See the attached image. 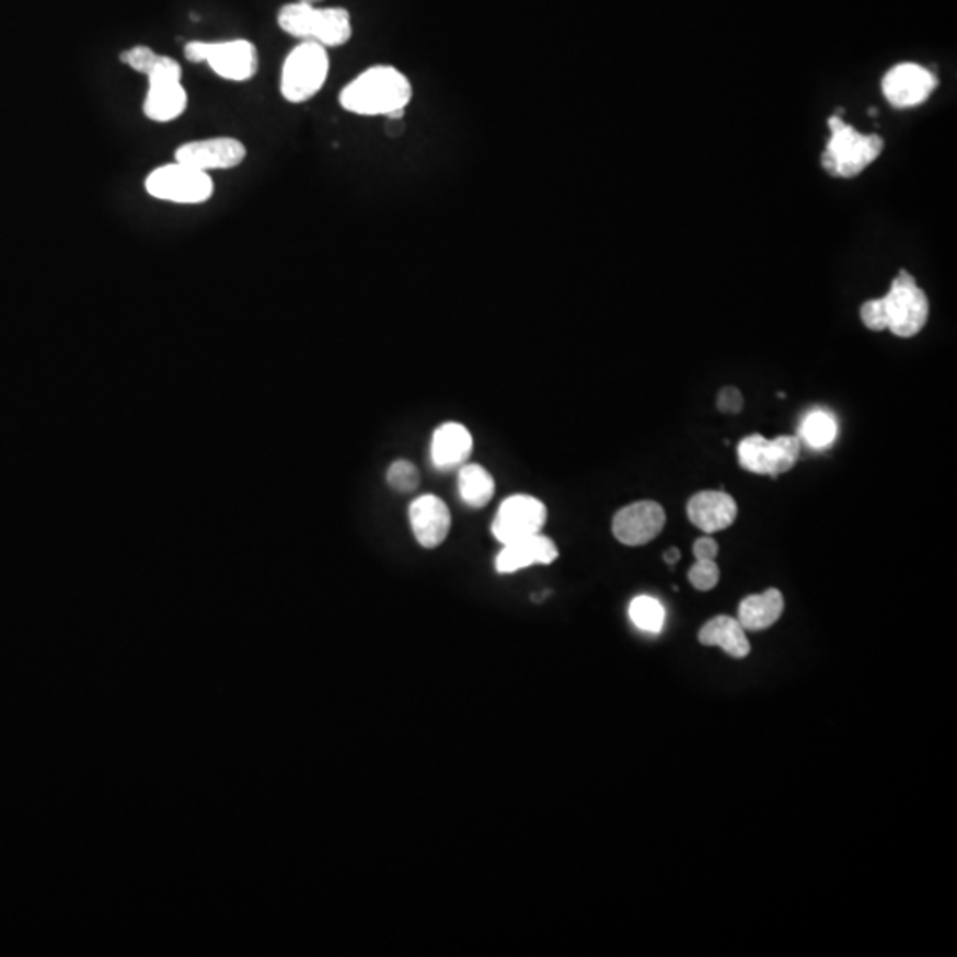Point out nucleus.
Wrapping results in <instances>:
<instances>
[{
    "label": "nucleus",
    "instance_id": "9d476101",
    "mask_svg": "<svg viewBox=\"0 0 957 957\" xmlns=\"http://www.w3.org/2000/svg\"><path fill=\"white\" fill-rule=\"evenodd\" d=\"M936 85L938 79L930 70L913 62L896 66L885 74L881 82L885 99L890 105L899 108L921 105L930 99Z\"/></svg>",
    "mask_w": 957,
    "mask_h": 957
},
{
    "label": "nucleus",
    "instance_id": "6e6552de",
    "mask_svg": "<svg viewBox=\"0 0 957 957\" xmlns=\"http://www.w3.org/2000/svg\"><path fill=\"white\" fill-rule=\"evenodd\" d=\"M549 512L540 498L530 495H512L498 507L492 523V532L503 544L516 543L530 535L540 534Z\"/></svg>",
    "mask_w": 957,
    "mask_h": 957
},
{
    "label": "nucleus",
    "instance_id": "f257e3e1",
    "mask_svg": "<svg viewBox=\"0 0 957 957\" xmlns=\"http://www.w3.org/2000/svg\"><path fill=\"white\" fill-rule=\"evenodd\" d=\"M860 318L869 331H890L897 337L908 339L924 328L930 318V300L925 297L913 275L901 270L893 277L888 293L865 302Z\"/></svg>",
    "mask_w": 957,
    "mask_h": 957
},
{
    "label": "nucleus",
    "instance_id": "b1692460",
    "mask_svg": "<svg viewBox=\"0 0 957 957\" xmlns=\"http://www.w3.org/2000/svg\"><path fill=\"white\" fill-rule=\"evenodd\" d=\"M387 483L397 493H412L420 484L417 466L406 460L394 461L387 472Z\"/></svg>",
    "mask_w": 957,
    "mask_h": 957
},
{
    "label": "nucleus",
    "instance_id": "ddd939ff",
    "mask_svg": "<svg viewBox=\"0 0 957 957\" xmlns=\"http://www.w3.org/2000/svg\"><path fill=\"white\" fill-rule=\"evenodd\" d=\"M688 518L693 526L706 534L720 532L733 526L738 516V504L729 493L699 492L690 498L687 507Z\"/></svg>",
    "mask_w": 957,
    "mask_h": 957
},
{
    "label": "nucleus",
    "instance_id": "2eb2a0df",
    "mask_svg": "<svg viewBox=\"0 0 957 957\" xmlns=\"http://www.w3.org/2000/svg\"><path fill=\"white\" fill-rule=\"evenodd\" d=\"M470 454H472V435L465 426L446 423L433 435L431 458L437 469H461Z\"/></svg>",
    "mask_w": 957,
    "mask_h": 957
},
{
    "label": "nucleus",
    "instance_id": "6ab92c4d",
    "mask_svg": "<svg viewBox=\"0 0 957 957\" xmlns=\"http://www.w3.org/2000/svg\"><path fill=\"white\" fill-rule=\"evenodd\" d=\"M354 36L351 14L344 8H316L312 22L311 39L321 47H343Z\"/></svg>",
    "mask_w": 957,
    "mask_h": 957
},
{
    "label": "nucleus",
    "instance_id": "0eeeda50",
    "mask_svg": "<svg viewBox=\"0 0 957 957\" xmlns=\"http://www.w3.org/2000/svg\"><path fill=\"white\" fill-rule=\"evenodd\" d=\"M802 440L798 437H776L766 440L762 435H750L738 446L739 465L759 475L779 477L798 463Z\"/></svg>",
    "mask_w": 957,
    "mask_h": 957
},
{
    "label": "nucleus",
    "instance_id": "4468645a",
    "mask_svg": "<svg viewBox=\"0 0 957 957\" xmlns=\"http://www.w3.org/2000/svg\"><path fill=\"white\" fill-rule=\"evenodd\" d=\"M557 557V544L553 543L546 535H541L540 532V534L530 535L526 540L504 544V550L498 553L495 566H497L498 573L507 575V573L520 572V569L534 566V564H552Z\"/></svg>",
    "mask_w": 957,
    "mask_h": 957
},
{
    "label": "nucleus",
    "instance_id": "dca6fc26",
    "mask_svg": "<svg viewBox=\"0 0 957 957\" xmlns=\"http://www.w3.org/2000/svg\"><path fill=\"white\" fill-rule=\"evenodd\" d=\"M188 96L182 80H149L145 114L154 123H169L185 112Z\"/></svg>",
    "mask_w": 957,
    "mask_h": 957
},
{
    "label": "nucleus",
    "instance_id": "393cba45",
    "mask_svg": "<svg viewBox=\"0 0 957 957\" xmlns=\"http://www.w3.org/2000/svg\"><path fill=\"white\" fill-rule=\"evenodd\" d=\"M688 580L695 589L701 592L715 589L716 584L720 580V569L716 566L715 561H695L690 572H688Z\"/></svg>",
    "mask_w": 957,
    "mask_h": 957
},
{
    "label": "nucleus",
    "instance_id": "5701e85b",
    "mask_svg": "<svg viewBox=\"0 0 957 957\" xmlns=\"http://www.w3.org/2000/svg\"><path fill=\"white\" fill-rule=\"evenodd\" d=\"M633 624L647 633H660L665 624V609L653 596H637L630 604Z\"/></svg>",
    "mask_w": 957,
    "mask_h": 957
},
{
    "label": "nucleus",
    "instance_id": "f8f14e48",
    "mask_svg": "<svg viewBox=\"0 0 957 957\" xmlns=\"http://www.w3.org/2000/svg\"><path fill=\"white\" fill-rule=\"evenodd\" d=\"M410 523L420 546L437 549L449 535L452 518L442 498L423 495L410 506Z\"/></svg>",
    "mask_w": 957,
    "mask_h": 957
},
{
    "label": "nucleus",
    "instance_id": "f03ea898",
    "mask_svg": "<svg viewBox=\"0 0 957 957\" xmlns=\"http://www.w3.org/2000/svg\"><path fill=\"white\" fill-rule=\"evenodd\" d=\"M414 96L408 77L394 66H371L341 91L344 111L357 116H391L406 111Z\"/></svg>",
    "mask_w": 957,
    "mask_h": 957
},
{
    "label": "nucleus",
    "instance_id": "9b49d317",
    "mask_svg": "<svg viewBox=\"0 0 957 957\" xmlns=\"http://www.w3.org/2000/svg\"><path fill=\"white\" fill-rule=\"evenodd\" d=\"M665 521L667 516L660 504L642 500L618 511L612 520V532L615 540L626 546H642L660 534Z\"/></svg>",
    "mask_w": 957,
    "mask_h": 957
},
{
    "label": "nucleus",
    "instance_id": "a211bd4d",
    "mask_svg": "<svg viewBox=\"0 0 957 957\" xmlns=\"http://www.w3.org/2000/svg\"><path fill=\"white\" fill-rule=\"evenodd\" d=\"M702 646L720 647L733 658H745L750 653V642L738 619L718 615L707 621L699 632Z\"/></svg>",
    "mask_w": 957,
    "mask_h": 957
},
{
    "label": "nucleus",
    "instance_id": "aec40b11",
    "mask_svg": "<svg viewBox=\"0 0 957 957\" xmlns=\"http://www.w3.org/2000/svg\"><path fill=\"white\" fill-rule=\"evenodd\" d=\"M458 488L463 503L479 509L489 504L495 495V479L484 466L463 465L458 475Z\"/></svg>",
    "mask_w": 957,
    "mask_h": 957
},
{
    "label": "nucleus",
    "instance_id": "20e7f679",
    "mask_svg": "<svg viewBox=\"0 0 957 957\" xmlns=\"http://www.w3.org/2000/svg\"><path fill=\"white\" fill-rule=\"evenodd\" d=\"M331 59L320 43L302 42L289 51L280 74V93L289 103H305L325 85Z\"/></svg>",
    "mask_w": 957,
    "mask_h": 957
},
{
    "label": "nucleus",
    "instance_id": "1a4fd4ad",
    "mask_svg": "<svg viewBox=\"0 0 957 957\" xmlns=\"http://www.w3.org/2000/svg\"><path fill=\"white\" fill-rule=\"evenodd\" d=\"M245 157V145L233 137L194 140L180 146L174 153L176 162L203 172L238 168Z\"/></svg>",
    "mask_w": 957,
    "mask_h": 957
},
{
    "label": "nucleus",
    "instance_id": "39448f33",
    "mask_svg": "<svg viewBox=\"0 0 957 957\" xmlns=\"http://www.w3.org/2000/svg\"><path fill=\"white\" fill-rule=\"evenodd\" d=\"M186 61L206 62L215 73L233 82H245L257 73L260 56L254 43L246 39L206 43L191 42L185 45Z\"/></svg>",
    "mask_w": 957,
    "mask_h": 957
},
{
    "label": "nucleus",
    "instance_id": "c85d7f7f",
    "mask_svg": "<svg viewBox=\"0 0 957 957\" xmlns=\"http://www.w3.org/2000/svg\"><path fill=\"white\" fill-rule=\"evenodd\" d=\"M679 558H681V553H679L678 549H670L664 553V561L669 564V566H674Z\"/></svg>",
    "mask_w": 957,
    "mask_h": 957
},
{
    "label": "nucleus",
    "instance_id": "412c9836",
    "mask_svg": "<svg viewBox=\"0 0 957 957\" xmlns=\"http://www.w3.org/2000/svg\"><path fill=\"white\" fill-rule=\"evenodd\" d=\"M839 426L835 417L825 410H814L799 426V440L812 449H827L835 442Z\"/></svg>",
    "mask_w": 957,
    "mask_h": 957
},
{
    "label": "nucleus",
    "instance_id": "a878e982",
    "mask_svg": "<svg viewBox=\"0 0 957 957\" xmlns=\"http://www.w3.org/2000/svg\"><path fill=\"white\" fill-rule=\"evenodd\" d=\"M119 59H122L126 66H130L131 70L139 71V73L148 77L149 71L153 68L157 59H159V54L151 50L149 47H142V45H140V47H134L130 48V50L123 51Z\"/></svg>",
    "mask_w": 957,
    "mask_h": 957
},
{
    "label": "nucleus",
    "instance_id": "cd10ccee",
    "mask_svg": "<svg viewBox=\"0 0 957 957\" xmlns=\"http://www.w3.org/2000/svg\"><path fill=\"white\" fill-rule=\"evenodd\" d=\"M693 555H695V561H715L716 555H718V544L712 535L699 538L693 543Z\"/></svg>",
    "mask_w": 957,
    "mask_h": 957
},
{
    "label": "nucleus",
    "instance_id": "7ed1b4c3",
    "mask_svg": "<svg viewBox=\"0 0 957 957\" xmlns=\"http://www.w3.org/2000/svg\"><path fill=\"white\" fill-rule=\"evenodd\" d=\"M828 126L832 136L822 151L821 165L832 176L855 177L884 151L881 137L860 134L856 128L846 125L841 116L830 117Z\"/></svg>",
    "mask_w": 957,
    "mask_h": 957
},
{
    "label": "nucleus",
    "instance_id": "423d86ee",
    "mask_svg": "<svg viewBox=\"0 0 957 957\" xmlns=\"http://www.w3.org/2000/svg\"><path fill=\"white\" fill-rule=\"evenodd\" d=\"M214 180L208 172L188 168L185 163H169L154 169L146 177V192L154 199L176 205H200L214 196Z\"/></svg>",
    "mask_w": 957,
    "mask_h": 957
},
{
    "label": "nucleus",
    "instance_id": "4be33fe9",
    "mask_svg": "<svg viewBox=\"0 0 957 957\" xmlns=\"http://www.w3.org/2000/svg\"><path fill=\"white\" fill-rule=\"evenodd\" d=\"M316 8L318 5L305 4V2H300V0L283 5L279 14H277V24L289 36L298 37L302 42H309L311 39L312 22H314Z\"/></svg>",
    "mask_w": 957,
    "mask_h": 957
},
{
    "label": "nucleus",
    "instance_id": "f3484780",
    "mask_svg": "<svg viewBox=\"0 0 957 957\" xmlns=\"http://www.w3.org/2000/svg\"><path fill=\"white\" fill-rule=\"evenodd\" d=\"M784 614V596L779 589L747 596L738 609V621L745 632H762L772 627Z\"/></svg>",
    "mask_w": 957,
    "mask_h": 957
},
{
    "label": "nucleus",
    "instance_id": "c756f323",
    "mask_svg": "<svg viewBox=\"0 0 957 957\" xmlns=\"http://www.w3.org/2000/svg\"><path fill=\"white\" fill-rule=\"evenodd\" d=\"M300 2H305V4L318 5L321 2H325V0H300Z\"/></svg>",
    "mask_w": 957,
    "mask_h": 957
},
{
    "label": "nucleus",
    "instance_id": "bb28decb",
    "mask_svg": "<svg viewBox=\"0 0 957 957\" xmlns=\"http://www.w3.org/2000/svg\"><path fill=\"white\" fill-rule=\"evenodd\" d=\"M718 408L724 414H739L743 408V395L735 387H727L718 395Z\"/></svg>",
    "mask_w": 957,
    "mask_h": 957
}]
</instances>
